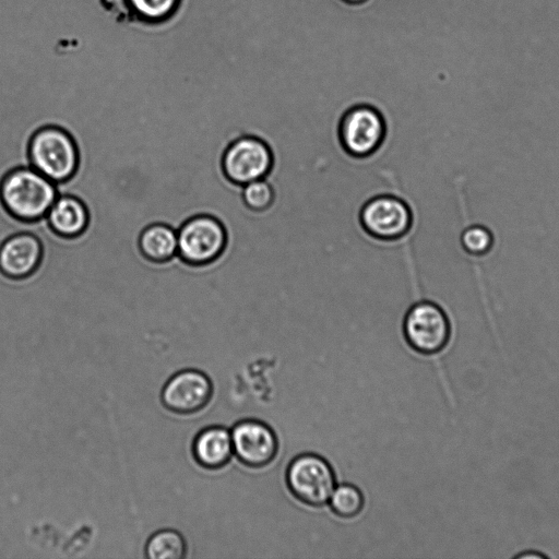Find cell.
<instances>
[{
  "label": "cell",
  "mask_w": 559,
  "mask_h": 559,
  "mask_svg": "<svg viewBox=\"0 0 559 559\" xmlns=\"http://www.w3.org/2000/svg\"><path fill=\"white\" fill-rule=\"evenodd\" d=\"M59 195L57 183L31 165L8 170L0 180V202L15 221L33 223L46 217Z\"/></svg>",
  "instance_id": "1"
},
{
  "label": "cell",
  "mask_w": 559,
  "mask_h": 559,
  "mask_svg": "<svg viewBox=\"0 0 559 559\" xmlns=\"http://www.w3.org/2000/svg\"><path fill=\"white\" fill-rule=\"evenodd\" d=\"M28 165L57 185L70 180L78 171L80 152L74 136L63 127L37 128L27 143Z\"/></svg>",
  "instance_id": "2"
},
{
  "label": "cell",
  "mask_w": 559,
  "mask_h": 559,
  "mask_svg": "<svg viewBox=\"0 0 559 559\" xmlns=\"http://www.w3.org/2000/svg\"><path fill=\"white\" fill-rule=\"evenodd\" d=\"M336 129L344 153L355 159H366L382 147L388 134V119L378 107L358 103L341 112Z\"/></svg>",
  "instance_id": "3"
},
{
  "label": "cell",
  "mask_w": 559,
  "mask_h": 559,
  "mask_svg": "<svg viewBox=\"0 0 559 559\" xmlns=\"http://www.w3.org/2000/svg\"><path fill=\"white\" fill-rule=\"evenodd\" d=\"M178 257L191 265H210L219 261L229 243L228 229L221 217L199 213L177 229Z\"/></svg>",
  "instance_id": "4"
},
{
  "label": "cell",
  "mask_w": 559,
  "mask_h": 559,
  "mask_svg": "<svg viewBox=\"0 0 559 559\" xmlns=\"http://www.w3.org/2000/svg\"><path fill=\"white\" fill-rule=\"evenodd\" d=\"M275 165L272 146L255 134H241L223 148L219 169L223 178L235 187L267 178Z\"/></svg>",
  "instance_id": "5"
},
{
  "label": "cell",
  "mask_w": 559,
  "mask_h": 559,
  "mask_svg": "<svg viewBox=\"0 0 559 559\" xmlns=\"http://www.w3.org/2000/svg\"><path fill=\"white\" fill-rule=\"evenodd\" d=\"M402 329L408 346L423 356L442 353L452 336L448 313L440 305L428 299L418 300L409 306Z\"/></svg>",
  "instance_id": "6"
},
{
  "label": "cell",
  "mask_w": 559,
  "mask_h": 559,
  "mask_svg": "<svg viewBox=\"0 0 559 559\" xmlns=\"http://www.w3.org/2000/svg\"><path fill=\"white\" fill-rule=\"evenodd\" d=\"M285 483L299 502L320 508L328 503L336 486V476L332 465L323 456L301 453L289 462Z\"/></svg>",
  "instance_id": "7"
},
{
  "label": "cell",
  "mask_w": 559,
  "mask_h": 559,
  "mask_svg": "<svg viewBox=\"0 0 559 559\" xmlns=\"http://www.w3.org/2000/svg\"><path fill=\"white\" fill-rule=\"evenodd\" d=\"M358 221L361 229L378 241H397L404 238L414 223L409 204L394 194H378L360 207Z\"/></svg>",
  "instance_id": "8"
},
{
  "label": "cell",
  "mask_w": 559,
  "mask_h": 559,
  "mask_svg": "<svg viewBox=\"0 0 559 559\" xmlns=\"http://www.w3.org/2000/svg\"><path fill=\"white\" fill-rule=\"evenodd\" d=\"M214 386L210 377L199 369H182L173 374L160 393L166 409L179 415H192L211 402Z\"/></svg>",
  "instance_id": "9"
},
{
  "label": "cell",
  "mask_w": 559,
  "mask_h": 559,
  "mask_svg": "<svg viewBox=\"0 0 559 559\" xmlns=\"http://www.w3.org/2000/svg\"><path fill=\"white\" fill-rule=\"evenodd\" d=\"M230 436L234 456L247 467H265L277 455V436L273 428L262 420H239L230 429Z\"/></svg>",
  "instance_id": "10"
},
{
  "label": "cell",
  "mask_w": 559,
  "mask_h": 559,
  "mask_svg": "<svg viewBox=\"0 0 559 559\" xmlns=\"http://www.w3.org/2000/svg\"><path fill=\"white\" fill-rule=\"evenodd\" d=\"M44 253L41 239L31 230L8 236L0 245V273L10 280H22L39 266Z\"/></svg>",
  "instance_id": "11"
},
{
  "label": "cell",
  "mask_w": 559,
  "mask_h": 559,
  "mask_svg": "<svg viewBox=\"0 0 559 559\" xmlns=\"http://www.w3.org/2000/svg\"><path fill=\"white\" fill-rule=\"evenodd\" d=\"M191 453L202 468L222 469L234 455L230 430L218 425L201 429L193 438Z\"/></svg>",
  "instance_id": "12"
},
{
  "label": "cell",
  "mask_w": 559,
  "mask_h": 559,
  "mask_svg": "<svg viewBox=\"0 0 559 559\" xmlns=\"http://www.w3.org/2000/svg\"><path fill=\"white\" fill-rule=\"evenodd\" d=\"M45 219L52 233L59 237L75 238L86 230L90 213L81 198L69 193H59Z\"/></svg>",
  "instance_id": "13"
},
{
  "label": "cell",
  "mask_w": 559,
  "mask_h": 559,
  "mask_svg": "<svg viewBox=\"0 0 559 559\" xmlns=\"http://www.w3.org/2000/svg\"><path fill=\"white\" fill-rule=\"evenodd\" d=\"M140 252L153 262H167L178 253L177 228L166 223H152L140 233Z\"/></svg>",
  "instance_id": "14"
},
{
  "label": "cell",
  "mask_w": 559,
  "mask_h": 559,
  "mask_svg": "<svg viewBox=\"0 0 559 559\" xmlns=\"http://www.w3.org/2000/svg\"><path fill=\"white\" fill-rule=\"evenodd\" d=\"M187 551L183 536L173 528H163L153 533L144 546V555L148 559H182L187 556Z\"/></svg>",
  "instance_id": "15"
},
{
  "label": "cell",
  "mask_w": 559,
  "mask_h": 559,
  "mask_svg": "<svg viewBox=\"0 0 559 559\" xmlns=\"http://www.w3.org/2000/svg\"><path fill=\"white\" fill-rule=\"evenodd\" d=\"M328 503L336 516L353 519L362 511L365 497L357 486L344 483L335 486Z\"/></svg>",
  "instance_id": "16"
},
{
  "label": "cell",
  "mask_w": 559,
  "mask_h": 559,
  "mask_svg": "<svg viewBox=\"0 0 559 559\" xmlns=\"http://www.w3.org/2000/svg\"><path fill=\"white\" fill-rule=\"evenodd\" d=\"M124 3L136 21L154 24L173 16L180 0H124Z\"/></svg>",
  "instance_id": "17"
},
{
  "label": "cell",
  "mask_w": 559,
  "mask_h": 559,
  "mask_svg": "<svg viewBox=\"0 0 559 559\" xmlns=\"http://www.w3.org/2000/svg\"><path fill=\"white\" fill-rule=\"evenodd\" d=\"M240 199L246 209L260 214L274 205L276 192L267 178H264L240 187Z\"/></svg>",
  "instance_id": "18"
},
{
  "label": "cell",
  "mask_w": 559,
  "mask_h": 559,
  "mask_svg": "<svg viewBox=\"0 0 559 559\" xmlns=\"http://www.w3.org/2000/svg\"><path fill=\"white\" fill-rule=\"evenodd\" d=\"M492 233L484 225L469 224L460 235V243L465 253L478 258L486 255L493 246Z\"/></svg>",
  "instance_id": "19"
},
{
  "label": "cell",
  "mask_w": 559,
  "mask_h": 559,
  "mask_svg": "<svg viewBox=\"0 0 559 559\" xmlns=\"http://www.w3.org/2000/svg\"><path fill=\"white\" fill-rule=\"evenodd\" d=\"M514 558L515 559H530V558L545 559V558H547V556L545 554L538 552L536 550H531V551L518 554L514 556Z\"/></svg>",
  "instance_id": "20"
},
{
  "label": "cell",
  "mask_w": 559,
  "mask_h": 559,
  "mask_svg": "<svg viewBox=\"0 0 559 559\" xmlns=\"http://www.w3.org/2000/svg\"><path fill=\"white\" fill-rule=\"evenodd\" d=\"M345 1L350 2V3H358V2H361L364 0H345Z\"/></svg>",
  "instance_id": "21"
}]
</instances>
